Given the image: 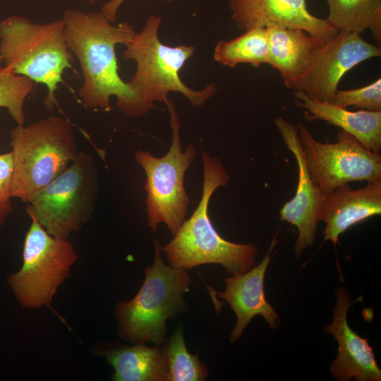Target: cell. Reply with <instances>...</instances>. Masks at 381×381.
<instances>
[{"label":"cell","instance_id":"11","mask_svg":"<svg viewBox=\"0 0 381 381\" xmlns=\"http://www.w3.org/2000/svg\"><path fill=\"white\" fill-rule=\"evenodd\" d=\"M381 56V49L353 32L339 31L325 42L309 68L290 89L330 102L344 74L361 62Z\"/></svg>","mask_w":381,"mask_h":381},{"label":"cell","instance_id":"9","mask_svg":"<svg viewBox=\"0 0 381 381\" xmlns=\"http://www.w3.org/2000/svg\"><path fill=\"white\" fill-rule=\"evenodd\" d=\"M25 211L31 224L25 238L23 265L7 282L22 306L37 308L50 304L78 255L67 238L52 236L28 206Z\"/></svg>","mask_w":381,"mask_h":381},{"label":"cell","instance_id":"12","mask_svg":"<svg viewBox=\"0 0 381 381\" xmlns=\"http://www.w3.org/2000/svg\"><path fill=\"white\" fill-rule=\"evenodd\" d=\"M274 123L298 165V179L295 195L283 205L279 215L282 221L287 222L298 229V236L294 250L299 258L303 250L314 243L324 194L310 176L297 126L281 116L277 118Z\"/></svg>","mask_w":381,"mask_h":381},{"label":"cell","instance_id":"10","mask_svg":"<svg viewBox=\"0 0 381 381\" xmlns=\"http://www.w3.org/2000/svg\"><path fill=\"white\" fill-rule=\"evenodd\" d=\"M298 131L310 176L323 194L351 181H381V155L351 134L340 129L330 143L316 140L301 124Z\"/></svg>","mask_w":381,"mask_h":381},{"label":"cell","instance_id":"21","mask_svg":"<svg viewBox=\"0 0 381 381\" xmlns=\"http://www.w3.org/2000/svg\"><path fill=\"white\" fill-rule=\"evenodd\" d=\"M327 20L339 30L361 34L381 17V0H326Z\"/></svg>","mask_w":381,"mask_h":381},{"label":"cell","instance_id":"2","mask_svg":"<svg viewBox=\"0 0 381 381\" xmlns=\"http://www.w3.org/2000/svg\"><path fill=\"white\" fill-rule=\"evenodd\" d=\"M202 197L191 217L185 220L174 238L161 248L174 268L190 269L204 264H220L234 275L253 267L258 248L224 239L214 229L208 214L210 200L217 188L225 186L230 176L222 162L202 150Z\"/></svg>","mask_w":381,"mask_h":381},{"label":"cell","instance_id":"8","mask_svg":"<svg viewBox=\"0 0 381 381\" xmlns=\"http://www.w3.org/2000/svg\"><path fill=\"white\" fill-rule=\"evenodd\" d=\"M98 176L94 157L79 151L61 174L30 198L27 206L49 234L67 238L80 230L95 211Z\"/></svg>","mask_w":381,"mask_h":381},{"label":"cell","instance_id":"6","mask_svg":"<svg viewBox=\"0 0 381 381\" xmlns=\"http://www.w3.org/2000/svg\"><path fill=\"white\" fill-rule=\"evenodd\" d=\"M154 243V263L145 270L143 286L132 300L122 301L116 312L126 339L159 346L164 341L167 320L184 306L183 296L189 291L190 278L184 269L167 266L157 239Z\"/></svg>","mask_w":381,"mask_h":381},{"label":"cell","instance_id":"16","mask_svg":"<svg viewBox=\"0 0 381 381\" xmlns=\"http://www.w3.org/2000/svg\"><path fill=\"white\" fill-rule=\"evenodd\" d=\"M380 214L381 181L358 189L347 184L340 186L323 195L319 211V221L325 223L323 241L335 245L349 227Z\"/></svg>","mask_w":381,"mask_h":381},{"label":"cell","instance_id":"15","mask_svg":"<svg viewBox=\"0 0 381 381\" xmlns=\"http://www.w3.org/2000/svg\"><path fill=\"white\" fill-rule=\"evenodd\" d=\"M275 243V238H273L266 255L258 265L244 273L236 274L225 279L226 290L219 293V296L229 303L237 318L230 336L231 342L241 336L251 319L257 315H261L272 329L278 327V315L267 302L264 291L265 274L272 259L270 253Z\"/></svg>","mask_w":381,"mask_h":381},{"label":"cell","instance_id":"3","mask_svg":"<svg viewBox=\"0 0 381 381\" xmlns=\"http://www.w3.org/2000/svg\"><path fill=\"white\" fill-rule=\"evenodd\" d=\"M0 56L4 66L14 73L46 86L43 103L52 111L63 73L73 68L74 59L66 41L62 18L46 23H33L18 15L1 20Z\"/></svg>","mask_w":381,"mask_h":381},{"label":"cell","instance_id":"23","mask_svg":"<svg viewBox=\"0 0 381 381\" xmlns=\"http://www.w3.org/2000/svg\"><path fill=\"white\" fill-rule=\"evenodd\" d=\"M33 87V81L14 73L8 67L0 71V107L8 110L17 125L25 123L24 103Z\"/></svg>","mask_w":381,"mask_h":381},{"label":"cell","instance_id":"22","mask_svg":"<svg viewBox=\"0 0 381 381\" xmlns=\"http://www.w3.org/2000/svg\"><path fill=\"white\" fill-rule=\"evenodd\" d=\"M168 363V381H200L207 376L206 366L186 349L183 329L178 327L164 351Z\"/></svg>","mask_w":381,"mask_h":381},{"label":"cell","instance_id":"1","mask_svg":"<svg viewBox=\"0 0 381 381\" xmlns=\"http://www.w3.org/2000/svg\"><path fill=\"white\" fill-rule=\"evenodd\" d=\"M65 38L80 66L83 82L78 95L89 109L111 110L110 98L125 115L138 118L152 108L119 73L118 44L127 45L136 32L129 22L114 25L102 13L68 8L63 13Z\"/></svg>","mask_w":381,"mask_h":381},{"label":"cell","instance_id":"27","mask_svg":"<svg viewBox=\"0 0 381 381\" xmlns=\"http://www.w3.org/2000/svg\"><path fill=\"white\" fill-rule=\"evenodd\" d=\"M103 1V0H88V2L90 4H94V3H95L97 1Z\"/></svg>","mask_w":381,"mask_h":381},{"label":"cell","instance_id":"18","mask_svg":"<svg viewBox=\"0 0 381 381\" xmlns=\"http://www.w3.org/2000/svg\"><path fill=\"white\" fill-rule=\"evenodd\" d=\"M296 106L303 109L308 121L322 120L351 134L367 150L380 153L381 150V111H351L331 102L308 97L300 90L294 92Z\"/></svg>","mask_w":381,"mask_h":381},{"label":"cell","instance_id":"17","mask_svg":"<svg viewBox=\"0 0 381 381\" xmlns=\"http://www.w3.org/2000/svg\"><path fill=\"white\" fill-rule=\"evenodd\" d=\"M266 28L268 40L267 64L279 71L290 88L309 68L325 41L301 28L282 24Z\"/></svg>","mask_w":381,"mask_h":381},{"label":"cell","instance_id":"24","mask_svg":"<svg viewBox=\"0 0 381 381\" xmlns=\"http://www.w3.org/2000/svg\"><path fill=\"white\" fill-rule=\"evenodd\" d=\"M330 102L344 108L353 106L363 110L381 111V79L356 89H337Z\"/></svg>","mask_w":381,"mask_h":381},{"label":"cell","instance_id":"4","mask_svg":"<svg viewBox=\"0 0 381 381\" xmlns=\"http://www.w3.org/2000/svg\"><path fill=\"white\" fill-rule=\"evenodd\" d=\"M10 136L12 195L25 203L61 174L79 152L71 123L56 115L17 125Z\"/></svg>","mask_w":381,"mask_h":381},{"label":"cell","instance_id":"5","mask_svg":"<svg viewBox=\"0 0 381 381\" xmlns=\"http://www.w3.org/2000/svg\"><path fill=\"white\" fill-rule=\"evenodd\" d=\"M161 16L151 14L139 32L125 46L123 57L136 64V71L128 84L142 100L153 107L155 102H169L168 94L179 92L194 107L202 106L217 92L214 83L202 90L187 86L180 71L195 51L194 46H169L159 37Z\"/></svg>","mask_w":381,"mask_h":381},{"label":"cell","instance_id":"28","mask_svg":"<svg viewBox=\"0 0 381 381\" xmlns=\"http://www.w3.org/2000/svg\"><path fill=\"white\" fill-rule=\"evenodd\" d=\"M2 64H3L2 59H1V56H0V71H1V70L3 68V67H4V66H2Z\"/></svg>","mask_w":381,"mask_h":381},{"label":"cell","instance_id":"26","mask_svg":"<svg viewBox=\"0 0 381 381\" xmlns=\"http://www.w3.org/2000/svg\"><path fill=\"white\" fill-rule=\"evenodd\" d=\"M126 0H109L104 3L101 8V13L112 23L116 20L117 13ZM164 2L170 3L174 0H160Z\"/></svg>","mask_w":381,"mask_h":381},{"label":"cell","instance_id":"20","mask_svg":"<svg viewBox=\"0 0 381 381\" xmlns=\"http://www.w3.org/2000/svg\"><path fill=\"white\" fill-rule=\"evenodd\" d=\"M213 59L222 66L231 68L239 64H250L255 68L267 64L266 28H254L232 40L218 41L214 49Z\"/></svg>","mask_w":381,"mask_h":381},{"label":"cell","instance_id":"25","mask_svg":"<svg viewBox=\"0 0 381 381\" xmlns=\"http://www.w3.org/2000/svg\"><path fill=\"white\" fill-rule=\"evenodd\" d=\"M12 179L11 152L0 154V228L12 210Z\"/></svg>","mask_w":381,"mask_h":381},{"label":"cell","instance_id":"14","mask_svg":"<svg viewBox=\"0 0 381 381\" xmlns=\"http://www.w3.org/2000/svg\"><path fill=\"white\" fill-rule=\"evenodd\" d=\"M337 303L333 319L325 332L332 334L338 341V355L330 367L331 374L339 381L355 377L358 381H380L381 370L375 358L373 348L367 339L362 338L349 326L347 312L351 301L345 289L336 291Z\"/></svg>","mask_w":381,"mask_h":381},{"label":"cell","instance_id":"19","mask_svg":"<svg viewBox=\"0 0 381 381\" xmlns=\"http://www.w3.org/2000/svg\"><path fill=\"white\" fill-rule=\"evenodd\" d=\"M113 366L116 381L167 380L168 363L164 351L143 344L121 346L104 353Z\"/></svg>","mask_w":381,"mask_h":381},{"label":"cell","instance_id":"13","mask_svg":"<svg viewBox=\"0 0 381 381\" xmlns=\"http://www.w3.org/2000/svg\"><path fill=\"white\" fill-rule=\"evenodd\" d=\"M231 19L242 30L282 24L301 28L325 42L338 32L327 19L313 15L306 0H228Z\"/></svg>","mask_w":381,"mask_h":381},{"label":"cell","instance_id":"7","mask_svg":"<svg viewBox=\"0 0 381 381\" xmlns=\"http://www.w3.org/2000/svg\"><path fill=\"white\" fill-rule=\"evenodd\" d=\"M166 105L172 131L169 151L157 157L148 150H138L134 159L146 176L144 188L148 226L156 231L159 224L164 222L174 236L186 220L190 199L184 187V176L198 151L193 144L182 150L179 116L172 101Z\"/></svg>","mask_w":381,"mask_h":381}]
</instances>
